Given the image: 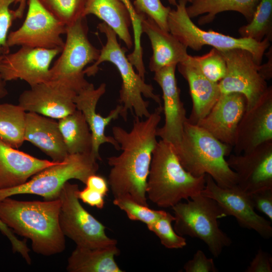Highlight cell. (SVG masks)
Masks as SVG:
<instances>
[{
  "label": "cell",
  "mask_w": 272,
  "mask_h": 272,
  "mask_svg": "<svg viewBox=\"0 0 272 272\" xmlns=\"http://www.w3.org/2000/svg\"><path fill=\"white\" fill-rule=\"evenodd\" d=\"M162 112L159 105L144 120L135 116L129 131L119 126L112 127L113 137L122 151L107 158L111 169L107 180L114 197L127 196L148 206L147 181Z\"/></svg>",
  "instance_id": "1"
},
{
  "label": "cell",
  "mask_w": 272,
  "mask_h": 272,
  "mask_svg": "<svg viewBox=\"0 0 272 272\" xmlns=\"http://www.w3.org/2000/svg\"><path fill=\"white\" fill-rule=\"evenodd\" d=\"M59 198L45 201H21L6 197L0 200V219L12 231L31 240L35 253L50 256L65 248L60 227Z\"/></svg>",
  "instance_id": "2"
},
{
  "label": "cell",
  "mask_w": 272,
  "mask_h": 272,
  "mask_svg": "<svg viewBox=\"0 0 272 272\" xmlns=\"http://www.w3.org/2000/svg\"><path fill=\"white\" fill-rule=\"evenodd\" d=\"M205 175L195 177L186 171L173 146L160 140L152 153L147 197L159 207L172 208L183 199L200 193L205 186Z\"/></svg>",
  "instance_id": "3"
},
{
  "label": "cell",
  "mask_w": 272,
  "mask_h": 272,
  "mask_svg": "<svg viewBox=\"0 0 272 272\" xmlns=\"http://www.w3.org/2000/svg\"><path fill=\"white\" fill-rule=\"evenodd\" d=\"M232 147L187 120L181 142L173 149L182 166L191 175L208 174L219 186L229 188L237 185L236 173L225 159Z\"/></svg>",
  "instance_id": "4"
},
{
  "label": "cell",
  "mask_w": 272,
  "mask_h": 272,
  "mask_svg": "<svg viewBox=\"0 0 272 272\" xmlns=\"http://www.w3.org/2000/svg\"><path fill=\"white\" fill-rule=\"evenodd\" d=\"M97 28L105 34L106 43L100 50L97 60L84 70L85 75L89 77L94 76L98 71V66L104 61L113 63L117 69L122 80L118 99L119 104L122 105L120 116L126 121L129 110L134 111L135 116L141 118L148 117L151 113L148 109L149 102L144 100L143 96L161 105L160 96L154 93L151 84H147L135 72L125 54L126 50L118 43L115 32L104 22L99 23Z\"/></svg>",
  "instance_id": "5"
},
{
  "label": "cell",
  "mask_w": 272,
  "mask_h": 272,
  "mask_svg": "<svg viewBox=\"0 0 272 272\" xmlns=\"http://www.w3.org/2000/svg\"><path fill=\"white\" fill-rule=\"evenodd\" d=\"M172 207L175 217L174 229L179 235L202 241L215 257L229 246L230 238L219 227V219L227 217L214 199L201 193Z\"/></svg>",
  "instance_id": "6"
},
{
  "label": "cell",
  "mask_w": 272,
  "mask_h": 272,
  "mask_svg": "<svg viewBox=\"0 0 272 272\" xmlns=\"http://www.w3.org/2000/svg\"><path fill=\"white\" fill-rule=\"evenodd\" d=\"M186 0H178L175 9H171L167 19L169 32L187 48L199 51L204 45H210L219 51L242 49L249 51L258 64H261L263 55L270 45L265 37L257 42L246 38H235L199 28L191 20L186 11Z\"/></svg>",
  "instance_id": "7"
},
{
  "label": "cell",
  "mask_w": 272,
  "mask_h": 272,
  "mask_svg": "<svg viewBox=\"0 0 272 272\" xmlns=\"http://www.w3.org/2000/svg\"><path fill=\"white\" fill-rule=\"evenodd\" d=\"M97 160L91 152L69 154L63 162L46 168L23 184L1 189L0 200L21 194L40 195L47 200L56 199L69 180L75 179L85 184L90 175L96 174Z\"/></svg>",
  "instance_id": "8"
},
{
  "label": "cell",
  "mask_w": 272,
  "mask_h": 272,
  "mask_svg": "<svg viewBox=\"0 0 272 272\" xmlns=\"http://www.w3.org/2000/svg\"><path fill=\"white\" fill-rule=\"evenodd\" d=\"M86 17L66 27V40L61 54L50 69L49 81L57 82L77 93L89 83L85 78V67L98 58L100 50L88 37Z\"/></svg>",
  "instance_id": "9"
},
{
  "label": "cell",
  "mask_w": 272,
  "mask_h": 272,
  "mask_svg": "<svg viewBox=\"0 0 272 272\" xmlns=\"http://www.w3.org/2000/svg\"><path fill=\"white\" fill-rule=\"evenodd\" d=\"M79 186L66 182L58 198L61 202L60 227L64 236L77 246L97 248L117 245V241L106 234L105 226L89 213L81 204Z\"/></svg>",
  "instance_id": "10"
},
{
  "label": "cell",
  "mask_w": 272,
  "mask_h": 272,
  "mask_svg": "<svg viewBox=\"0 0 272 272\" xmlns=\"http://www.w3.org/2000/svg\"><path fill=\"white\" fill-rule=\"evenodd\" d=\"M27 4V13L23 24L8 34V46L62 49L64 42L61 35L65 34L66 26L38 0H28Z\"/></svg>",
  "instance_id": "11"
},
{
  "label": "cell",
  "mask_w": 272,
  "mask_h": 272,
  "mask_svg": "<svg viewBox=\"0 0 272 272\" xmlns=\"http://www.w3.org/2000/svg\"><path fill=\"white\" fill-rule=\"evenodd\" d=\"M227 65L224 78L218 85L221 94L239 93L244 96L246 109L251 108L267 89L266 81L259 73L260 64L252 54L242 49L220 51Z\"/></svg>",
  "instance_id": "12"
},
{
  "label": "cell",
  "mask_w": 272,
  "mask_h": 272,
  "mask_svg": "<svg viewBox=\"0 0 272 272\" xmlns=\"http://www.w3.org/2000/svg\"><path fill=\"white\" fill-rule=\"evenodd\" d=\"M205 180V186L201 193L216 201L227 216H233L241 227L254 230L265 239L271 237L270 221L256 213L248 193L237 185L229 188L221 187L208 174H206Z\"/></svg>",
  "instance_id": "13"
},
{
  "label": "cell",
  "mask_w": 272,
  "mask_h": 272,
  "mask_svg": "<svg viewBox=\"0 0 272 272\" xmlns=\"http://www.w3.org/2000/svg\"><path fill=\"white\" fill-rule=\"evenodd\" d=\"M61 50L21 46L16 52L3 55L2 78L5 82L22 80L30 87L49 82L51 62Z\"/></svg>",
  "instance_id": "14"
},
{
  "label": "cell",
  "mask_w": 272,
  "mask_h": 272,
  "mask_svg": "<svg viewBox=\"0 0 272 272\" xmlns=\"http://www.w3.org/2000/svg\"><path fill=\"white\" fill-rule=\"evenodd\" d=\"M237 176V185L248 194L272 188V141L243 154H232L226 160Z\"/></svg>",
  "instance_id": "15"
},
{
  "label": "cell",
  "mask_w": 272,
  "mask_h": 272,
  "mask_svg": "<svg viewBox=\"0 0 272 272\" xmlns=\"http://www.w3.org/2000/svg\"><path fill=\"white\" fill-rule=\"evenodd\" d=\"M77 94L61 83L49 81L23 92L18 104L26 112L59 119L76 110L74 99Z\"/></svg>",
  "instance_id": "16"
},
{
  "label": "cell",
  "mask_w": 272,
  "mask_h": 272,
  "mask_svg": "<svg viewBox=\"0 0 272 272\" xmlns=\"http://www.w3.org/2000/svg\"><path fill=\"white\" fill-rule=\"evenodd\" d=\"M176 66L172 65L163 67L155 72L154 76V80L162 91L165 116L164 124L158 127L157 137L170 143L174 148L181 142L184 123L187 120L175 77Z\"/></svg>",
  "instance_id": "17"
},
{
  "label": "cell",
  "mask_w": 272,
  "mask_h": 272,
  "mask_svg": "<svg viewBox=\"0 0 272 272\" xmlns=\"http://www.w3.org/2000/svg\"><path fill=\"white\" fill-rule=\"evenodd\" d=\"M269 141H272L271 86L244 113L236 130L234 150L240 154Z\"/></svg>",
  "instance_id": "18"
},
{
  "label": "cell",
  "mask_w": 272,
  "mask_h": 272,
  "mask_svg": "<svg viewBox=\"0 0 272 272\" xmlns=\"http://www.w3.org/2000/svg\"><path fill=\"white\" fill-rule=\"evenodd\" d=\"M246 101L239 93L221 94L209 113L196 124L220 142L233 147Z\"/></svg>",
  "instance_id": "19"
},
{
  "label": "cell",
  "mask_w": 272,
  "mask_h": 272,
  "mask_svg": "<svg viewBox=\"0 0 272 272\" xmlns=\"http://www.w3.org/2000/svg\"><path fill=\"white\" fill-rule=\"evenodd\" d=\"M105 91V83L101 84L95 88L94 85L90 83L77 94L74 99L77 109L82 112L89 126L93 138L91 153L98 160H101L99 150L100 146L104 143L110 144L116 150H120L117 141L113 137L107 136L105 132L106 126L120 115L122 105H117L106 117L96 112L98 102Z\"/></svg>",
  "instance_id": "20"
},
{
  "label": "cell",
  "mask_w": 272,
  "mask_h": 272,
  "mask_svg": "<svg viewBox=\"0 0 272 272\" xmlns=\"http://www.w3.org/2000/svg\"><path fill=\"white\" fill-rule=\"evenodd\" d=\"M177 66L187 81L192 101V108L187 121L196 124L210 111L221 94L218 83L211 81L202 73L194 56L189 55Z\"/></svg>",
  "instance_id": "21"
},
{
  "label": "cell",
  "mask_w": 272,
  "mask_h": 272,
  "mask_svg": "<svg viewBox=\"0 0 272 272\" xmlns=\"http://www.w3.org/2000/svg\"><path fill=\"white\" fill-rule=\"evenodd\" d=\"M58 162L38 159L0 140V189L19 186Z\"/></svg>",
  "instance_id": "22"
},
{
  "label": "cell",
  "mask_w": 272,
  "mask_h": 272,
  "mask_svg": "<svg viewBox=\"0 0 272 272\" xmlns=\"http://www.w3.org/2000/svg\"><path fill=\"white\" fill-rule=\"evenodd\" d=\"M141 15L142 32L149 37L153 50L149 62L151 72L169 65H177L187 58L189 54L185 45L170 32L162 29L153 20Z\"/></svg>",
  "instance_id": "23"
},
{
  "label": "cell",
  "mask_w": 272,
  "mask_h": 272,
  "mask_svg": "<svg viewBox=\"0 0 272 272\" xmlns=\"http://www.w3.org/2000/svg\"><path fill=\"white\" fill-rule=\"evenodd\" d=\"M24 139L38 148L53 162H62L69 155L58 123L53 118L26 112Z\"/></svg>",
  "instance_id": "24"
},
{
  "label": "cell",
  "mask_w": 272,
  "mask_h": 272,
  "mask_svg": "<svg viewBox=\"0 0 272 272\" xmlns=\"http://www.w3.org/2000/svg\"><path fill=\"white\" fill-rule=\"evenodd\" d=\"M96 16L111 28L128 48L133 46L130 14L121 0H87L83 14Z\"/></svg>",
  "instance_id": "25"
},
{
  "label": "cell",
  "mask_w": 272,
  "mask_h": 272,
  "mask_svg": "<svg viewBox=\"0 0 272 272\" xmlns=\"http://www.w3.org/2000/svg\"><path fill=\"white\" fill-rule=\"evenodd\" d=\"M119 254L116 245L88 248L76 246L68 259L70 272H122L114 257Z\"/></svg>",
  "instance_id": "26"
},
{
  "label": "cell",
  "mask_w": 272,
  "mask_h": 272,
  "mask_svg": "<svg viewBox=\"0 0 272 272\" xmlns=\"http://www.w3.org/2000/svg\"><path fill=\"white\" fill-rule=\"evenodd\" d=\"M259 0H193L186 7L188 16L193 18L200 15L199 25L213 22L216 16L225 11H235L242 14L248 22L253 15Z\"/></svg>",
  "instance_id": "27"
},
{
  "label": "cell",
  "mask_w": 272,
  "mask_h": 272,
  "mask_svg": "<svg viewBox=\"0 0 272 272\" xmlns=\"http://www.w3.org/2000/svg\"><path fill=\"white\" fill-rule=\"evenodd\" d=\"M58 120L59 130L68 154L91 153L92 135L82 112L76 109Z\"/></svg>",
  "instance_id": "28"
},
{
  "label": "cell",
  "mask_w": 272,
  "mask_h": 272,
  "mask_svg": "<svg viewBox=\"0 0 272 272\" xmlns=\"http://www.w3.org/2000/svg\"><path fill=\"white\" fill-rule=\"evenodd\" d=\"M26 112L19 104H0V140L15 149L25 141Z\"/></svg>",
  "instance_id": "29"
},
{
  "label": "cell",
  "mask_w": 272,
  "mask_h": 272,
  "mask_svg": "<svg viewBox=\"0 0 272 272\" xmlns=\"http://www.w3.org/2000/svg\"><path fill=\"white\" fill-rule=\"evenodd\" d=\"M241 37L262 41L265 37L272 39V0H259L251 20L240 27Z\"/></svg>",
  "instance_id": "30"
},
{
  "label": "cell",
  "mask_w": 272,
  "mask_h": 272,
  "mask_svg": "<svg viewBox=\"0 0 272 272\" xmlns=\"http://www.w3.org/2000/svg\"><path fill=\"white\" fill-rule=\"evenodd\" d=\"M87 0H38L52 15L66 26L83 16Z\"/></svg>",
  "instance_id": "31"
},
{
  "label": "cell",
  "mask_w": 272,
  "mask_h": 272,
  "mask_svg": "<svg viewBox=\"0 0 272 272\" xmlns=\"http://www.w3.org/2000/svg\"><path fill=\"white\" fill-rule=\"evenodd\" d=\"M175 217L170 213L165 212L157 221L147 226L159 239L161 243L168 249H181L186 246V240L178 235L172 226Z\"/></svg>",
  "instance_id": "32"
},
{
  "label": "cell",
  "mask_w": 272,
  "mask_h": 272,
  "mask_svg": "<svg viewBox=\"0 0 272 272\" xmlns=\"http://www.w3.org/2000/svg\"><path fill=\"white\" fill-rule=\"evenodd\" d=\"M113 203L124 211L130 220L141 222L147 226L154 223L165 212L151 209L149 206L141 205L124 196L114 197Z\"/></svg>",
  "instance_id": "33"
},
{
  "label": "cell",
  "mask_w": 272,
  "mask_h": 272,
  "mask_svg": "<svg viewBox=\"0 0 272 272\" xmlns=\"http://www.w3.org/2000/svg\"><path fill=\"white\" fill-rule=\"evenodd\" d=\"M194 58L203 75L211 81L218 83L225 76L226 62L218 49L213 48L208 53Z\"/></svg>",
  "instance_id": "34"
},
{
  "label": "cell",
  "mask_w": 272,
  "mask_h": 272,
  "mask_svg": "<svg viewBox=\"0 0 272 272\" xmlns=\"http://www.w3.org/2000/svg\"><path fill=\"white\" fill-rule=\"evenodd\" d=\"M133 6L136 13L153 20L162 29L169 31L167 19L171 10L161 0H134Z\"/></svg>",
  "instance_id": "35"
},
{
  "label": "cell",
  "mask_w": 272,
  "mask_h": 272,
  "mask_svg": "<svg viewBox=\"0 0 272 272\" xmlns=\"http://www.w3.org/2000/svg\"><path fill=\"white\" fill-rule=\"evenodd\" d=\"M16 0H0V49L7 46L9 31L15 20L10 5Z\"/></svg>",
  "instance_id": "36"
},
{
  "label": "cell",
  "mask_w": 272,
  "mask_h": 272,
  "mask_svg": "<svg viewBox=\"0 0 272 272\" xmlns=\"http://www.w3.org/2000/svg\"><path fill=\"white\" fill-rule=\"evenodd\" d=\"M249 194L254 209L264 214L271 222L272 188L261 189Z\"/></svg>",
  "instance_id": "37"
},
{
  "label": "cell",
  "mask_w": 272,
  "mask_h": 272,
  "mask_svg": "<svg viewBox=\"0 0 272 272\" xmlns=\"http://www.w3.org/2000/svg\"><path fill=\"white\" fill-rule=\"evenodd\" d=\"M186 272H217L218 271L212 258H208L204 252L198 250L191 259L183 266Z\"/></svg>",
  "instance_id": "38"
},
{
  "label": "cell",
  "mask_w": 272,
  "mask_h": 272,
  "mask_svg": "<svg viewBox=\"0 0 272 272\" xmlns=\"http://www.w3.org/2000/svg\"><path fill=\"white\" fill-rule=\"evenodd\" d=\"M0 231L6 236L11 243L12 249L14 252H18L30 264L31 259L29 255L30 249L27 246L25 240L19 239L12 230L7 226L0 219Z\"/></svg>",
  "instance_id": "39"
},
{
  "label": "cell",
  "mask_w": 272,
  "mask_h": 272,
  "mask_svg": "<svg viewBox=\"0 0 272 272\" xmlns=\"http://www.w3.org/2000/svg\"><path fill=\"white\" fill-rule=\"evenodd\" d=\"M246 272H271L272 258L267 252L259 249L245 270Z\"/></svg>",
  "instance_id": "40"
},
{
  "label": "cell",
  "mask_w": 272,
  "mask_h": 272,
  "mask_svg": "<svg viewBox=\"0 0 272 272\" xmlns=\"http://www.w3.org/2000/svg\"><path fill=\"white\" fill-rule=\"evenodd\" d=\"M78 197L84 203L99 209H103L105 205V196L87 186L82 190H79Z\"/></svg>",
  "instance_id": "41"
},
{
  "label": "cell",
  "mask_w": 272,
  "mask_h": 272,
  "mask_svg": "<svg viewBox=\"0 0 272 272\" xmlns=\"http://www.w3.org/2000/svg\"><path fill=\"white\" fill-rule=\"evenodd\" d=\"M127 8L130 16L133 32V43L135 46L141 45V35L143 33L141 27L142 16L138 14L130 0H121Z\"/></svg>",
  "instance_id": "42"
},
{
  "label": "cell",
  "mask_w": 272,
  "mask_h": 272,
  "mask_svg": "<svg viewBox=\"0 0 272 272\" xmlns=\"http://www.w3.org/2000/svg\"><path fill=\"white\" fill-rule=\"evenodd\" d=\"M86 186L93 189L106 196L109 191L107 180L104 177L96 174L90 175L87 179Z\"/></svg>",
  "instance_id": "43"
},
{
  "label": "cell",
  "mask_w": 272,
  "mask_h": 272,
  "mask_svg": "<svg viewBox=\"0 0 272 272\" xmlns=\"http://www.w3.org/2000/svg\"><path fill=\"white\" fill-rule=\"evenodd\" d=\"M268 55V60L267 63L260 64L259 73L266 81L269 80L272 77V54L271 47L266 53Z\"/></svg>",
  "instance_id": "44"
},
{
  "label": "cell",
  "mask_w": 272,
  "mask_h": 272,
  "mask_svg": "<svg viewBox=\"0 0 272 272\" xmlns=\"http://www.w3.org/2000/svg\"><path fill=\"white\" fill-rule=\"evenodd\" d=\"M15 4H18V7L15 11H13V16L16 19H21L23 15L27 5L26 0H16Z\"/></svg>",
  "instance_id": "45"
},
{
  "label": "cell",
  "mask_w": 272,
  "mask_h": 272,
  "mask_svg": "<svg viewBox=\"0 0 272 272\" xmlns=\"http://www.w3.org/2000/svg\"><path fill=\"white\" fill-rule=\"evenodd\" d=\"M3 54L0 53V63L3 57ZM8 94V91L6 88L5 81L2 79L0 74V98L6 96Z\"/></svg>",
  "instance_id": "46"
},
{
  "label": "cell",
  "mask_w": 272,
  "mask_h": 272,
  "mask_svg": "<svg viewBox=\"0 0 272 272\" xmlns=\"http://www.w3.org/2000/svg\"><path fill=\"white\" fill-rule=\"evenodd\" d=\"M186 1L187 2H189L190 3H191L193 1V0H186ZM168 1L170 5L174 6H176L177 4V0H168Z\"/></svg>",
  "instance_id": "47"
}]
</instances>
